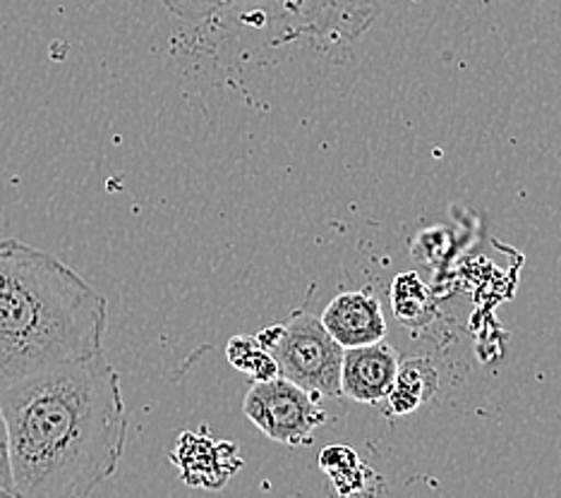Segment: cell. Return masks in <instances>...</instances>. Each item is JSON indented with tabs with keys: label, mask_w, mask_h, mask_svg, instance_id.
I'll return each mask as SVG.
<instances>
[{
	"label": "cell",
	"mask_w": 561,
	"mask_h": 498,
	"mask_svg": "<svg viewBox=\"0 0 561 498\" xmlns=\"http://www.w3.org/2000/svg\"><path fill=\"white\" fill-rule=\"evenodd\" d=\"M257 340L274 357L278 377L298 383L312 395L339 398L343 348L329 336L320 316L302 310L293 312L286 322L266 326Z\"/></svg>",
	"instance_id": "cell-3"
},
{
	"label": "cell",
	"mask_w": 561,
	"mask_h": 498,
	"mask_svg": "<svg viewBox=\"0 0 561 498\" xmlns=\"http://www.w3.org/2000/svg\"><path fill=\"white\" fill-rule=\"evenodd\" d=\"M108 302L54 254L0 240V389L104 352Z\"/></svg>",
	"instance_id": "cell-2"
},
{
	"label": "cell",
	"mask_w": 561,
	"mask_h": 498,
	"mask_svg": "<svg viewBox=\"0 0 561 498\" xmlns=\"http://www.w3.org/2000/svg\"><path fill=\"white\" fill-rule=\"evenodd\" d=\"M320 467L327 472L339 498L367 496L375 472L348 445H327L320 453Z\"/></svg>",
	"instance_id": "cell-10"
},
{
	"label": "cell",
	"mask_w": 561,
	"mask_h": 498,
	"mask_svg": "<svg viewBox=\"0 0 561 498\" xmlns=\"http://www.w3.org/2000/svg\"><path fill=\"white\" fill-rule=\"evenodd\" d=\"M391 304L393 314L405 326H420L430 322L432 300L427 286L420 280L417 274H401L391 286Z\"/></svg>",
	"instance_id": "cell-11"
},
{
	"label": "cell",
	"mask_w": 561,
	"mask_h": 498,
	"mask_svg": "<svg viewBox=\"0 0 561 498\" xmlns=\"http://www.w3.org/2000/svg\"><path fill=\"white\" fill-rule=\"evenodd\" d=\"M399 364V352L385 340L343 350L341 395L365 405L381 403L393 386Z\"/></svg>",
	"instance_id": "cell-6"
},
{
	"label": "cell",
	"mask_w": 561,
	"mask_h": 498,
	"mask_svg": "<svg viewBox=\"0 0 561 498\" xmlns=\"http://www.w3.org/2000/svg\"><path fill=\"white\" fill-rule=\"evenodd\" d=\"M439 389L437 367L425 357H413L399 364L397 379L385 398V413L391 417H403L415 413L420 405H425Z\"/></svg>",
	"instance_id": "cell-9"
},
{
	"label": "cell",
	"mask_w": 561,
	"mask_h": 498,
	"mask_svg": "<svg viewBox=\"0 0 561 498\" xmlns=\"http://www.w3.org/2000/svg\"><path fill=\"white\" fill-rule=\"evenodd\" d=\"M0 498H15L12 487V467H10V439L3 407H0Z\"/></svg>",
	"instance_id": "cell-13"
},
{
	"label": "cell",
	"mask_w": 561,
	"mask_h": 498,
	"mask_svg": "<svg viewBox=\"0 0 561 498\" xmlns=\"http://www.w3.org/2000/svg\"><path fill=\"white\" fill-rule=\"evenodd\" d=\"M175 18L187 22L219 20L233 15L240 22L254 24V20L266 18V12L276 10L280 18H286V32L293 36L290 24V0H161Z\"/></svg>",
	"instance_id": "cell-8"
},
{
	"label": "cell",
	"mask_w": 561,
	"mask_h": 498,
	"mask_svg": "<svg viewBox=\"0 0 561 498\" xmlns=\"http://www.w3.org/2000/svg\"><path fill=\"white\" fill-rule=\"evenodd\" d=\"M322 324L343 350L363 348V345L379 343L387 336L381 304L373 292L365 290H351L336 296L327 304Z\"/></svg>",
	"instance_id": "cell-7"
},
{
	"label": "cell",
	"mask_w": 561,
	"mask_h": 498,
	"mask_svg": "<svg viewBox=\"0 0 561 498\" xmlns=\"http://www.w3.org/2000/svg\"><path fill=\"white\" fill-rule=\"evenodd\" d=\"M228 362H231L240 372H245L252 383L272 381L278 377V364L270 350L257 340V336H236L228 340Z\"/></svg>",
	"instance_id": "cell-12"
},
{
	"label": "cell",
	"mask_w": 561,
	"mask_h": 498,
	"mask_svg": "<svg viewBox=\"0 0 561 498\" xmlns=\"http://www.w3.org/2000/svg\"><path fill=\"white\" fill-rule=\"evenodd\" d=\"M242 413L272 441L284 445L310 443L314 429L327 421L317 395L284 377L254 383L242 403Z\"/></svg>",
	"instance_id": "cell-4"
},
{
	"label": "cell",
	"mask_w": 561,
	"mask_h": 498,
	"mask_svg": "<svg viewBox=\"0 0 561 498\" xmlns=\"http://www.w3.org/2000/svg\"><path fill=\"white\" fill-rule=\"evenodd\" d=\"M15 498H92L127 443L121 374L104 352L0 389Z\"/></svg>",
	"instance_id": "cell-1"
},
{
	"label": "cell",
	"mask_w": 561,
	"mask_h": 498,
	"mask_svg": "<svg viewBox=\"0 0 561 498\" xmlns=\"http://www.w3.org/2000/svg\"><path fill=\"white\" fill-rule=\"evenodd\" d=\"M171 460L187 487L207 491L224 489L228 479L242 470V455L236 443L211 439L202 431L181 433Z\"/></svg>",
	"instance_id": "cell-5"
}]
</instances>
